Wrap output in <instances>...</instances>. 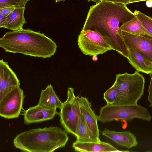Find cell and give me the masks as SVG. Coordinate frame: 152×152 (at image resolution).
<instances>
[{
  "label": "cell",
  "mask_w": 152,
  "mask_h": 152,
  "mask_svg": "<svg viewBox=\"0 0 152 152\" xmlns=\"http://www.w3.org/2000/svg\"><path fill=\"white\" fill-rule=\"evenodd\" d=\"M20 86L13 87L0 96V115L8 119L18 118L25 98Z\"/></svg>",
  "instance_id": "ba28073f"
},
{
  "label": "cell",
  "mask_w": 152,
  "mask_h": 152,
  "mask_svg": "<svg viewBox=\"0 0 152 152\" xmlns=\"http://www.w3.org/2000/svg\"><path fill=\"white\" fill-rule=\"evenodd\" d=\"M148 0H129V4Z\"/></svg>",
  "instance_id": "4316f807"
},
{
  "label": "cell",
  "mask_w": 152,
  "mask_h": 152,
  "mask_svg": "<svg viewBox=\"0 0 152 152\" xmlns=\"http://www.w3.org/2000/svg\"><path fill=\"white\" fill-rule=\"evenodd\" d=\"M114 83L118 96L116 105L137 104L144 92L145 79L142 74L137 71L132 74H118Z\"/></svg>",
  "instance_id": "277c9868"
},
{
  "label": "cell",
  "mask_w": 152,
  "mask_h": 152,
  "mask_svg": "<svg viewBox=\"0 0 152 152\" xmlns=\"http://www.w3.org/2000/svg\"><path fill=\"white\" fill-rule=\"evenodd\" d=\"M80 96H76L73 88H69L67 91V98L63 102L59 113L61 124L64 130L75 136L81 113Z\"/></svg>",
  "instance_id": "8992f818"
},
{
  "label": "cell",
  "mask_w": 152,
  "mask_h": 152,
  "mask_svg": "<svg viewBox=\"0 0 152 152\" xmlns=\"http://www.w3.org/2000/svg\"><path fill=\"white\" fill-rule=\"evenodd\" d=\"M125 46L135 49L143 57L152 62V39L121 30Z\"/></svg>",
  "instance_id": "9c48e42d"
},
{
  "label": "cell",
  "mask_w": 152,
  "mask_h": 152,
  "mask_svg": "<svg viewBox=\"0 0 152 152\" xmlns=\"http://www.w3.org/2000/svg\"><path fill=\"white\" fill-rule=\"evenodd\" d=\"M118 96L117 88L115 83L105 92L104 94V98L107 104H116L118 101Z\"/></svg>",
  "instance_id": "ffe728a7"
},
{
  "label": "cell",
  "mask_w": 152,
  "mask_h": 152,
  "mask_svg": "<svg viewBox=\"0 0 152 152\" xmlns=\"http://www.w3.org/2000/svg\"><path fill=\"white\" fill-rule=\"evenodd\" d=\"M65 0H56V2H60L61 1H65Z\"/></svg>",
  "instance_id": "f546056e"
},
{
  "label": "cell",
  "mask_w": 152,
  "mask_h": 152,
  "mask_svg": "<svg viewBox=\"0 0 152 152\" xmlns=\"http://www.w3.org/2000/svg\"><path fill=\"white\" fill-rule=\"evenodd\" d=\"M57 114H59V113L56 109H48L38 104L25 111L24 123L28 124L50 120Z\"/></svg>",
  "instance_id": "30bf717a"
},
{
  "label": "cell",
  "mask_w": 152,
  "mask_h": 152,
  "mask_svg": "<svg viewBox=\"0 0 152 152\" xmlns=\"http://www.w3.org/2000/svg\"><path fill=\"white\" fill-rule=\"evenodd\" d=\"M72 147L75 151L88 152H116L121 151L109 143L102 142H78L75 141Z\"/></svg>",
  "instance_id": "9a60e30c"
},
{
  "label": "cell",
  "mask_w": 152,
  "mask_h": 152,
  "mask_svg": "<svg viewBox=\"0 0 152 152\" xmlns=\"http://www.w3.org/2000/svg\"><path fill=\"white\" fill-rule=\"evenodd\" d=\"M20 86L16 75L10 67L7 62L0 60V95L16 86Z\"/></svg>",
  "instance_id": "8fae6325"
},
{
  "label": "cell",
  "mask_w": 152,
  "mask_h": 152,
  "mask_svg": "<svg viewBox=\"0 0 152 152\" xmlns=\"http://www.w3.org/2000/svg\"><path fill=\"white\" fill-rule=\"evenodd\" d=\"M18 7L15 6L7 7L0 8V14L7 16L13 11L15 9Z\"/></svg>",
  "instance_id": "603a6c76"
},
{
  "label": "cell",
  "mask_w": 152,
  "mask_h": 152,
  "mask_svg": "<svg viewBox=\"0 0 152 152\" xmlns=\"http://www.w3.org/2000/svg\"><path fill=\"white\" fill-rule=\"evenodd\" d=\"M129 0H101V1H104L114 3H121L125 4H129Z\"/></svg>",
  "instance_id": "d4e9b609"
},
{
  "label": "cell",
  "mask_w": 152,
  "mask_h": 152,
  "mask_svg": "<svg viewBox=\"0 0 152 152\" xmlns=\"http://www.w3.org/2000/svg\"><path fill=\"white\" fill-rule=\"evenodd\" d=\"M26 0V1H27L28 2L29 1H30V0Z\"/></svg>",
  "instance_id": "4dcf8cb0"
},
{
  "label": "cell",
  "mask_w": 152,
  "mask_h": 152,
  "mask_svg": "<svg viewBox=\"0 0 152 152\" xmlns=\"http://www.w3.org/2000/svg\"><path fill=\"white\" fill-rule=\"evenodd\" d=\"M150 75L151 80L148 90V101L150 103L149 106L152 107V72Z\"/></svg>",
  "instance_id": "cb8c5ba5"
},
{
  "label": "cell",
  "mask_w": 152,
  "mask_h": 152,
  "mask_svg": "<svg viewBox=\"0 0 152 152\" xmlns=\"http://www.w3.org/2000/svg\"><path fill=\"white\" fill-rule=\"evenodd\" d=\"M120 28L121 30L126 32L152 39V36L144 27L136 16L122 24Z\"/></svg>",
  "instance_id": "d6986e66"
},
{
  "label": "cell",
  "mask_w": 152,
  "mask_h": 152,
  "mask_svg": "<svg viewBox=\"0 0 152 152\" xmlns=\"http://www.w3.org/2000/svg\"><path fill=\"white\" fill-rule=\"evenodd\" d=\"M126 48L128 52L129 63L139 72L150 74L152 72V62L143 57L135 49L130 47Z\"/></svg>",
  "instance_id": "2e32d148"
},
{
  "label": "cell",
  "mask_w": 152,
  "mask_h": 152,
  "mask_svg": "<svg viewBox=\"0 0 152 152\" xmlns=\"http://www.w3.org/2000/svg\"><path fill=\"white\" fill-rule=\"evenodd\" d=\"M80 104V113L85 122L94 135L99 138V130L97 124L98 116L92 109L91 103L86 97L81 96Z\"/></svg>",
  "instance_id": "7c38bea8"
},
{
  "label": "cell",
  "mask_w": 152,
  "mask_h": 152,
  "mask_svg": "<svg viewBox=\"0 0 152 152\" xmlns=\"http://www.w3.org/2000/svg\"><path fill=\"white\" fill-rule=\"evenodd\" d=\"M89 2L90 1H92L95 2L96 3H98L101 1V0H87Z\"/></svg>",
  "instance_id": "83f0119b"
},
{
  "label": "cell",
  "mask_w": 152,
  "mask_h": 152,
  "mask_svg": "<svg viewBox=\"0 0 152 152\" xmlns=\"http://www.w3.org/2000/svg\"><path fill=\"white\" fill-rule=\"evenodd\" d=\"M63 102L59 99L51 84L41 90L38 104L49 109H61Z\"/></svg>",
  "instance_id": "e0dca14e"
},
{
  "label": "cell",
  "mask_w": 152,
  "mask_h": 152,
  "mask_svg": "<svg viewBox=\"0 0 152 152\" xmlns=\"http://www.w3.org/2000/svg\"><path fill=\"white\" fill-rule=\"evenodd\" d=\"M126 4L102 1L90 7L82 30H94L115 50L127 59L128 52L119 26L135 17Z\"/></svg>",
  "instance_id": "6da1fadb"
},
{
  "label": "cell",
  "mask_w": 152,
  "mask_h": 152,
  "mask_svg": "<svg viewBox=\"0 0 152 152\" xmlns=\"http://www.w3.org/2000/svg\"><path fill=\"white\" fill-rule=\"evenodd\" d=\"M67 132L57 126L33 129L18 134L13 143L23 151L52 152L65 146L69 139Z\"/></svg>",
  "instance_id": "3957f363"
},
{
  "label": "cell",
  "mask_w": 152,
  "mask_h": 152,
  "mask_svg": "<svg viewBox=\"0 0 152 152\" xmlns=\"http://www.w3.org/2000/svg\"><path fill=\"white\" fill-rule=\"evenodd\" d=\"M77 42L79 48L85 55L97 56L113 50L105 39L95 30H82Z\"/></svg>",
  "instance_id": "52a82bcc"
},
{
  "label": "cell",
  "mask_w": 152,
  "mask_h": 152,
  "mask_svg": "<svg viewBox=\"0 0 152 152\" xmlns=\"http://www.w3.org/2000/svg\"><path fill=\"white\" fill-rule=\"evenodd\" d=\"M0 47L6 52L43 58L53 56L57 47L45 34L23 28L6 32L0 39Z\"/></svg>",
  "instance_id": "7a4b0ae2"
},
{
  "label": "cell",
  "mask_w": 152,
  "mask_h": 152,
  "mask_svg": "<svg viewBox=\"0 0 152 152\" xmlns=\"http://www.w3.org/2000/svg\"><path fill=\"white\" fill-rule=\"evenodd\" d=\"M102 132L103 136L114 141L119 145L130 148L137 145L136 137L129 131L118 132L105 128Z\"/></svg>",
  "instance_id": "4fadbf2b"
},
{
  "label": "cell",
  "mask_w": 152,
  "mask_h": 152,
  "mask_svg": "<svg viewBox=\"0 0 152 152\" xmlns=\"http://www.w3.org/2000/svg\"><path fill=\"white\" fill-rule=\"evenodd\" d=\"M134 13L144 27L152 36V18L138 10H135Z\"/></svg>",
  "instance_id": "44dd1931"
},
{
  "label": "cell",
  "mask_w": 152,
  "mask_h": 152,
  "mask_svg": "<svg viewBox=\"0 0 152 152\" xmlns=\"http://www.w3.org/2000/svg\"><path fill=\"white\" fill-rule=\"evenodd\" d=\"M28 2L25 0H0V8L12 6L26 7Z\"/></svg>",
  "instance_id": "7402d4cb"
},
{
  "label": "cell",
  "mask_w": 152,
  "mask_h": 152,
  "mask_svg": "<svg viewBox=\"0 0 152 152\" xmlns=\"http://www.w3.org/2000/svg\"><path fill=\"white\" fill-rule=\"evenodd\" d=\"M75 136L78 142H97L101 141L93 134L80 114Z\"/></svg>",
  "instance_id": "ac0fdd59"
},
{
  "label": "cell",
  "mask_w": 152,
  "mask_h": 152,
  "mask_svg": "<svg viewBox=\"0 0 152 152\" xmlns=\"http://www.w3.org/2000/svg\"><path fill=\"white\" fill-rule=\"evenodd\" d=\"M152 117L148 109L137 104L116 105L107 104L100 108L98 120L105 123L116 120L130 121L138 118L150 121Z\"/></svg>",
  "instance_id": "5b68a950"
},
{
  "label": "cell",
  "mask_w": 152,
  "mask_h": 152,
  "mask_svg": "<svg viewBox=\"0 0 152 152\" xmlns=\"http://www.w3.org/2000/svg\"><path fill=\"white\" fill-rule=\"evenodd\" d=\"M146 4L148 7H152V0H148L146 1Z\"/></svg>",
  "instance_id": "484cf974"
},
{
  "label": "cell",
  "mask_w": 152,
  "mask_h": 152,
  "mask_svg": "<svg viewBox=\"0 0 152 152\" xmlns=\"http://www.w3.org/2000/svg\"><path fill=\"white\" fill-rule=\"evenodd\" d=\"M92 59L94 61H96L97 60V57L96 56H93Z\"/></svg>",
  "instance_id": "f1b7e54d"
},
{
  "label": "cell",
  "mask_w": 152,
  "mask_h": 152,
  "mask_svg": "<svg viewBox=\"0 0 152 152\" xmlns=\"http://www.w3.org/2000/svg\"><path fill=\"white\" fill-rule=\"evenodd\" d=\"M26 7H18L6 17L3 23L0 24V28H5L16 31L23 29L24 25L26 23L24 17Z\"/></svg>",
  "instance_id": "5bb4252c"
}]
</instances>
